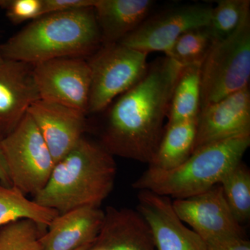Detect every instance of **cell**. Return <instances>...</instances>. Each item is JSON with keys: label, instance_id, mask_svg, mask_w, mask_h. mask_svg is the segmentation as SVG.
Instances as JSON below:
<instances>
[{"label": "cell", "instance_id": "1", "mask_svg": "<svg viewBox=\"0 0 250 250\" xmlns=\"http://www.w3.org/2000/svg\"><path fill=\"white\" fill-rule=\"evenodd\" d=\"M182 68L166 56L156 59L139 83L113 101L99 143L109 154L151 164Z\"/></svg>", "mask_w": 250, "mask_h": 250}, {"label": "cell", "instance_id": "2", "mask_svg": "<svg viewBox=\"0 0 250 250\" xmlns=\"http://www.w3.org/2000/svg\"><path fill=\"white\" fill-rule=\"evenodd\" d=\"M116 172L114 156L83 136L56 163L45 187L32 200L59 214L83 207L100 208L113 190Z\"/></svg>", "mask_w": 250, "mask_h": 250}, {"label": "cell", "instance_id": "3", "mask_svg": "<svg viewBox=\"0 0 250 250\" xmlns=\"http://www.w3.org/2000/svg\"><path fill=\"white\" fill-rule=\"evenodd\" d=\"M102 45L93 8L43 15L0 45V56L34 65L62 57H89Z\"/></svg>", "mask_w": 250, "mask_h": 250}, {"label": "cell", "instance_id": "4", "mask_svg": "<svg viewBox=\"0 0 250 250\" xmlns=\"http://www.w3.org/2000/svg\"><path fill=\"white\" fill-rule=\"evenodd\" d=\"M250 146V134L205 145L171 170L148 167L133 188L174 200L198 195L220 184L225 174L241 162Z\"/></svg>", "mask_w": 250, "mask_h": 250}, {"label": "cell", "instance_id": "5", "mask_svg": "<svg viewBox=\"0 0 250 250\" xmlns=\"http://www.w3.org/2000/svg\"><path fill=\"white\" fill-rule=\"evenodd\" d=\"M250 16L236 32L215 41L201 65L200 111L249 86Z\"/></svg>", "mask_w": 250, "mask_h": 250}, {"label": "cell", "instance_id": "6", "mask_svg": "<svg viewBox=\"0 0 250 250\" xmlns=\"http://www.w3.org/2000/svg\"><path fill=\"white\" fill-rule=\"evenodd\" d=\"M147 54L120 42L102 45L87 60L90 70L88 113L105 111L147 73Z\"/></svg>", "mask_w": 250, "mask_h": 250}, {"label": "cell", "instance_id": "7", "mask_svg": "<svg viewBox=\"0 0 250 250\" xmlns=\"http://www.w3.org/2000/svg\"><path fill=\"white\" fill-rule=\"evenodd\" d=\"M11 186L33 197L45 187L55 165L48 146L29 113L2 138Z\"/></svg>", "mask_w": 250, "mask_h": 250}, {"label": "cell", "instance_id": "8", "mask_svg": "<svg viewBox=\"0 0 250 250\" xmlns=\"http://www.w3.org/2000/svg\"><path fill=\"white\" fill-rule=\"evenodd\" d=\"M172 203L180 220L201 237L208 250L245 238L243 227L229 207L220 184Z\"/></svg>", "mask_w": 250, "mask_h": 250}, {"label": "cell", "instance_id": "9", "mask_svg": "<svg viewBox=\"0 0 250 250\" xmlns=\"http://www.w3.org/2000/svg\"><path fill=\"white\" fill-rule=\"evenodd\" d=\"M212 7L189 4L164 10L148 16L137 29L119 42L147 54L162 52L167 55L184 33L209 25Z\"/></svg>", "mask_w": 250, "mask_h": 250}, {"label": "cell", "instance_id": "10", "mask_svg": "<svg viewBox=\"0 0 250 250\" xmlns=\"http://www.w3.org/2000/svg\"><path fill=\"white\" fill-rule=\"evenodd\" d=\"M33 74L41 100L88 114L90 70L80 57H62L36 64Z\"/></svg>", "mask_w": 250, "mask_h": 250}, {"label": "cell", "instance_id": "11", "mask_svg": "<svg viewBox=\"0 0 250 250\" xmlns=\"http://www.w3.org/2000/svg\"><path fill=\"white\" fill-rule=\"evenodd\" d=\"M136 210L147 224L156 250H208L201 237L179 218L169 197L139 190Z\"/></svg>", "mask_w": 250, "mask_h": 250}, {"label": "cell", "instance_id": "12", "mask_svg": "<svg viewBox=\"0 0 250 250\" xmlns=\"http://www.w3.org/2000/svg\"><path fill=\"white\" fill-rule=\"evenodd\" d=\"M246 134H250L249 86L200 111L194 150L209 143Z\"/></svg>", "mask_w": 250, "mask_h": 250}, {"label": "cell", "instance_id": "13", "mask_svg": "<svg viewBox=\"0 0 250 250\" xmlns=\"http://www.w3.org/2000/svg\"><path fill=\"white\" fill-rule=\"evenodd\" d=\"M27 113L48 146L54 162H57L83 137L86 113L46 100H37Z\"/></svg>", "mask_w": 250, "mask_h": 250}, {"label": "cell", "instance_id": "14", "mask_svg": "<svg viewBox=\"0 0 250 250\" xmlns=\"http://www.w3.org/2000/svg\"><path fill=\"white\" fill-rule=\"evenodd\" d=\"M34 65L0 56V136H7L40 100Z\"/></svg>", "mask_w": 250, "mask_h": 250}, {"label": "cell", "instance_id": "15", "mask_svg": "<svg viewBox=\"0 0 250 250\" xmlns=\"http://www.w3.org/2000/svg\"><path fill=\"white\" fill-rule=\"evenodd\" d=\"M86 250H156L150 229L137 210L109 207L98 236Z\"/></svg>", "mask_w": 250, "mask_h": 250}, {"label": "cell", "instance_id": "16", "mask_svg": "<svg viewBox=\"0 0 250 250\" xmlns=\"http://www.w3.org/2000/svg\"><path fill=\"white\" fill-rule=\"evenodd\" d=\"M104 218V210L83 207L59 214L41 237L43 250H76L93 243Z\"/></svg>", "mask_w": 250, "mask_h": 250}, {"label": "cell", "instance_id": "17", "mask_svg": "<svg viewBox=\"0 0 250 250\" xmlns=\"http://www.w3.org/2000/svg\"><path fill=\"white\" fill-rule=\"evenodd\" d=\"M152 0H97L93 9L102 45L121 42L149 16Z\"/></svg>", "mask_w": 250, "mask_h": 250}, {"label": "cell", "instance_id": "18", "mask_svg": "<svg viewBox=\"0 0 250 250\" xmlns=\"http://www.w3.org/2000/svg\"><path fill=\"white\" fill-rule=\"evenodd\" d=\"M197 118L166 124L159 147L149 167L173 169L183 164L193 152Z\"/></svg>", "mask_w": 250, "mask_h": 250}, {"label": "cell", "instance_id": "19", "mask_svg": "<svg viewBox=\"0 0 250 250\" xmlns=\"http://www.w3.org/2000/svg\"><path fill=\"white\" fill-rule=\"evenodd\" d=\"M201 65L182 67L171 98L167 124L198 117L201 103Z\"/></svg>", "mask_w": 250, "mask_h": 250}, {"label": "cell", "instance_id": "20", "mask_svg": "<svg viewBox=\"0 0 250 250\" xmlns=\"http://www.w3.org/2000/svg\"><path fill=\"white\" fill-rule=\"evenodd\" d=\"M59 213L42 207L14 187L0 184V227L21 219H29L42 226H49Z\"/></svg>", "mask_w": 250, "mask_h": 250}, {"label": "cell", "instance_id": "21", "mask_svg": "<svg viewBox=\"0 0 250 250\" xmlns=\"http://www.w3.org/2000/svg\"><path fill=\"white\" fill-rule=\"evenodd\" d=\"M224 197L238 223L250 217V171L241 161L228 171L220 182Z\"/></svg>", "mask_w": 250, "mask_h": 250}, {"label": "cell", "instance_id": "22", "mask_svg": "<svg viewBox=\"0 0 250 250\" xmlns=\"http://www.w3.org/2000/svg\"><path fill=\"white\" fill-rule=\"evenodd\" d=\"M214 42L208 26L191 29L176 41L166 57L182 67L202 65Z\"/></svg>", "mask_w": 250, "mask_h": 250}, {"label": "cell", "instance_id": "23", "mask_svg": "<svg viewBox=\"0 0 250 250\" xmlns=\"http://www.w3.org/2000/svg\"><path fill=\"white\" fill-rule=\"evenodd\" d=\"M249 0H220L212 7L208 29L214 41L224 40L236 32L250 16Z\"/></svg>", "mask_w": 250, "mask_h": 250}, {"label": "cell", "instance_id": "24", "mask_svg": "<svg viewBox=\"0 0 250 250\" xmlns=\"http://www.w3.org/2000/svg\"><path fill=\"white\" fill-rule=\"evenodd\" d=\"M46 227L29 219H21L0 229V250H43L41 237Z\"/></svg>", "mask_w": 250, "mask_h": 250}, {"label": "cell", "instance_id": "25", "mask_svg": "<svg viewBox=\"0 0 250 250\" xmlns=\"http://www.w3.org/2000/svg\"><path fill=\"white\" fill-rule=\"evenodd\" d=\"M0 9L13 24H21L42 16V0H0Z\"/></svg>", "mask_w": 250, "mask_h": 250}, {"label": "cell", "instance_id": "26", "mask_svg": "<svg viewBox=\"0 0 250 250\" xmlns=\"http://www.w3.org/2000/svg\"><path fill=\"white\" fill-rule=\"evenodd\" d=\"M96 1L97 0H42V16L52 13L93 8Z\"/></svg>", "mask_w": 250, "mask_h": 250}, {"label": "cell", "instance_id": "27", "mask_svg": "<svg viewBox=\"0 0 250 250\" xmlns=\"http://www.w3.org/2000/svg\"><path fill=\"white\" fill-rule=\"evenodd\" d=\"M2 137L0 136V184L6 187H12L11 180L6 167V161H5L4 154L1 149V141Z\"/></svg>", "mask_w": 250, "mask_h": 250}, {"label": "cell", "instance_id": "28", "mask_svg": "<svg viewBox=\"0 0 250 250\" xmlns=\"http://www.w3.org/2000/svg\"><path fill=\"white\" fill-rule=\"evenodd\" d=\"M213 250H250V243L246 238H241Z\"/></svg>", "mask_w": 250, "mask_h": 250}, {"label": "cell", "instance_id": "29", "mask_svg": "<svg viewBox=\"0 0 250 250\" xmlns=\"http://www.w3.org/2000/svg\"><path fill=\"white\" fill-rule=\"evenodd\" d=\"M90 245H88V246L82 247V248H79V249H77L76 250H86L87 249H88V247H89Z\"/></svg>", "mask_w": 250, "mask_h": 250}]
</instances>
